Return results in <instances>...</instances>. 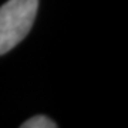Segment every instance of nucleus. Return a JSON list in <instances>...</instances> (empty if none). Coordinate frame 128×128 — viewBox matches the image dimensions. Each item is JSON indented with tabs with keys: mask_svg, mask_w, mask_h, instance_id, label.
<instances>
[{
	"mask_svg": "<svg viewBox=\"0 0 128 128\" xmlns=\"http://www.w3.org/2000/svg\"><path fill=\"white\" fill-rule=\"evenodd\" d=\"M38 0H9L0 7V56L16 47L32 30Z\"/></svg>",
	"mask_w": 128,
	"mask_h": 128,
	"instance_id": "nucleus-1",
	"label": "nucleus"
},
{
	"mask_svg": "<svg viewBox=\"0 0 128 128\" xmlns=\"http://www.w3.org/2000/svg\"><path fill=\"white\" fill-rule=\"evenodd\" d=\"M22 127L23 128H56L57 124L53 120L47 118L46 115H36V117L27 120Z\"/></svg>",
	"mask_w": 128,
	"mask_h": 128,
	"instance_id": "nucleus-2",
	"label": "nucleus"
}]
</instances>
